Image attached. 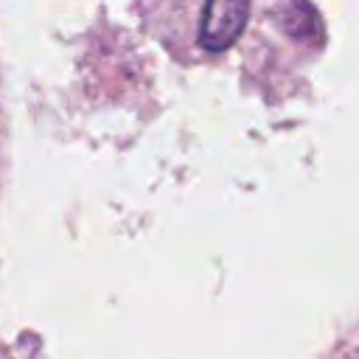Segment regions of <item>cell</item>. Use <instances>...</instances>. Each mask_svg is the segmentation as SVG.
Listing matches in <instances>:
<instances>
[{"mask_svg": "<svg viewBox=\"0 0 359 359\" xmlns=\"http://www.w3.org/2000/svg\"><path fill=\"white\" fill-rule=\"evenodd\" d=\"M247 8H250V0H208L202 25H199L202 45L208 50L230 48L247 25Z\"/></svg>", "mask_w": 359, "mask_h": 359, "instance_id": "1", "label": "cell"}]
</instances>
